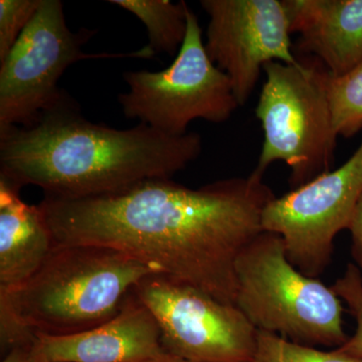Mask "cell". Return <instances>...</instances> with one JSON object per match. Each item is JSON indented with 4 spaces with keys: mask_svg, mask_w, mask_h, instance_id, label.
Returning a JSON list of instances; mask_svg holds the SVG:
<instances>
[{
    "mask_svg": "<svg viewBox=\"0 0 362 362\" xmlns=\"http://www.w3.org/2000/svg\"><path fill=\"white\" fill-rule=\"evenodd\" d=\"M275 199L252 171L199 188L151 178L99 197H45L39 206L54 244L111 247L235 305V263L264 232L262 216Z\"/></svg>",
    "mask_w": 362,
    "mask_h": 362,
    "instance_id": "6da1fadb",
    "label": "cell"
},
{
    "mask_svg": "<svg viewBox=\"0 0 362 362\" xmlns=\"http://www.w3.org/2000/svg\"><path fill=\"white\" fill-rule=\"evenodd\" d=\"M199 133L164 134L145 124L119 130L90 122L71 98L30 127L0 131V177L45 197L78 199L171 178L197 160Z\"/></svg>",
    "mask_w": 362,
    "mask_h": 362,
    "instance_id": "7a4b0ae2",
    "label": "cell"
},
{
    "mask_svg": "<svg viewBox=\"0 0 362 362\" xmlns=\"http://www.w3.org/2000/svg\"><path fill=\"white\" fill-rule=\"evenodd\" d=\"M153 274L160 273L111 247L56 245L32 277L0 291V306L37 334L66 337L111 320Z\"/></svg>",
    "mask_w": 362,
    "mask_h": 362,
    "instance_id": "3957f363",
    "label": "cell"
},
{
    "mask_svg": "<svg viewBox=\"0 0 362 362\" xmlns=\"http://www.w3.org/2000/svg\"><path fill=\"white\" fill-rule=\"evenodd\" d=\"M235 306L257 330L306 346H342V300L318 279L290 263L278 233L262 232L235 263Z\"/></svg>",
    "mask_w": 362,
    "mask_h": 362,
    "instance_id": "277c9868",
    "label": "cell"
},
{
    "mask_svg": "<svg viewBox=\"0 0 362 362\" xmlns=\"http://www.w3.org/2000/svg\"><path fill=\"white\" fill-rule=\"evenodd\" d=\"M256 116L264 132L255 173L263 175L275 161L291 169L289 183L296 189L331 170L337 149L327 78L319 59H300L297 66L271 62L264 66Z\"/></svg>",
    "mask_w": 362,
    "mask_h": 362,
    "instance_id": "5b68a950",
    "label": "cell"
},
{
    "mask_svg": "<svg viewBox=\"0 0 362 362\" xmlns=\"http://www.w3.org/2000/svg\"><path fill=\"white\" fill-rule=\"evenodd\" d=\"M97 30L66 25L63 2L42 0L13 49L0 62V131L30 127L70 96L58 87L69 66L87 59L153 58L147 47L133 52L86 54Z\"/></svg>",
    "mask_w": 362,
    "mask_h": 362,
    "instance_id": "8992f818",
    "label": "cell"
},
{
    "mask_svg": "<svg viewBox=\"0 0 362 362\" xmlns=\"http://www.w3.org/2000/svg\"><path fill=\"white\" fill-rule=\"evenodd\" d=\"M119 95L126 118L170 136L187 134L197 119L223 123L240 105L232 83L209 59L199 18L187 13V32L173 63L159 71H126Z\"/></svg>",
    "mask_w": 362,
    "mask_h": 362,
    "instance_id": "52a82bcc",
    "label": "cell"
},
{
    "mask_svg": "<svg viewBox=\"0 0 362 362\" xmlns=\"http://www.w3.org/2000/svg\"><path fill=\"white\" fill-rule=\"evenodd\" d=\"M135 294L153 314L165 354L192 362H252L258 330L235 305L163 275L147 276Z\"/></svg>",
    "mask_w": 362,
    "mask_h": 362,
    "instance_id": "ba28073f",
    "label": "cell"
},
{
    "mask_svg": "<svg viewBox=\"0 0 362 362\" xmlns=\"http://www.w3.org/2000/svg\"><path fill=\"white\" fill-rule=\"evenodd\" d=\"M361 192L362 141L340 168L271 202L262 228L281 235L290 263L317 279L330 265L335 237L349 230Z\"/></svg>",
    "mask_w": 362,
    "mask_h": 362,
    "instance_id": "9c48e42d",
    "label": "cell"
},
{
    "mask_svg": "<svg viewBox=\"0 0 362 362\" xmlns=\"http://www.w3.org/2000/svg\"><path fill=\"white\" fill-rule=\"evenodd\" d=\"M209 16L204 47L232 83L240 107L247 103L264 66H297L284 0H202Z\"/></svg>",
    "mask_w": 362,
    "mask_h": 362,
    "instance_id": "30bf717a",
    "label": "cell"
},
{
    "mask_svg": "<svg viewBox=\"0 0 362 362\" xmlns=\"http://www.w3.org/2000/svg\"><path fill=\"white\" fill-rule=\"evenodd\" d=\"M163 352L158 323L133 289L120 312L97 327L66 337L37 334L30 362H144Z\"/></svg>",
    "mask_w": 362,
    "mask_h": 362,
    "instance_id": "8fae6325",
    "label": "cell"
},
{
    "mask_svg": "<svg viewBox=\"0 0 362 362\" xmlns=\"http://www.w3.org/2000/svg\"><path fill=\"white\" fill-rule=\"evenodd\" d=\"M298 49L311 54L331 75L362 62V0H284Z\"/></svg>",
    "mask_w": 362,
    "mask_h": 362,
    "instance_id": "7c38bea8",
    "label": "cell"
},
{
    "mask_svg": "<svg viewBox=\"0 0 362 362\" xmlns=\"http://www.w3.org/2000/svg\"><path fill=\"white\" fill-rule=\"evenodd\" d=\"M21 189L0 177V291L23 284L56 246L42 209L25 204Z\"/></svg>",
    "mask_w": 362,
    "mask_h": 362,
    "instance_id": "4fadbf2b",
    "label": "cell"
},
{
    "mask_svg": "<svg viewBox=\"0 0 362 362\" xmlns=\"http://www.w3.org/2000/svg\"><path fill=\"white\" fill-rule=\"evenodd\" d=\"M109 4L122 7L134 14L146 26L149 44L154 52L175 56L180 51L187 32V2L173 4L169 0H110Z\"/></svg>",
    "mask_w": 362,
    "mask_h": 362,
    "instance_id": "5bb4252c",
    "label": "cell"
},
{
    "mask_svg": "<svg viewBox=\"0 0 362 362\" xmlns=\"http://www.w3.org/2000/svg\"><path fill=\"white\" fill-rule=\"evenodd\" d=\"M326 86L335 133L352 137L362 130V62L343 75L329 73Z\"/></svg>",
    "mask_w": 362,
    "mask_h": 362,
    "instance_id": "9a60e30c",
    "label": "cell"
},
{
    "mask_svg": "<svg viewBox=\"0 0 362 362\" xmlns=\"http://www.w3.org/2000/svg\"><path fill=\"white\" fill-rule=\"evenodd\" d=\"M252 362H362V358L349 356L337 349L322 351L258 330V345Z\"/></svg>",
    "mask_w": 362,
    "mask_h": 362,
    "instance_id": "2e32d148",
    "label": "cell"
},
{
    "mask_svg": "<svg viewBox=\"0 0 362 362\" xmlns=\"http://www.w3.org/2000/svg\"><path fill=\"white\" fill-rule=\"evenodd\" d=\"M333 291L346 303L349 311L356 321V331L354 337L338 350L349 356L362 358V274L356 264L347 265L344 275L331 286Z\"/></svg>",
    "mask_w": 362,
    "mask_h": 362,
    "instance_id": "e0dca14e",
    "label": "cell"
},
{
    "mask_svg": "<svg viewBox=\"0 0 362 362\" xmlns=\"http://www.w3.org/2000/svg\"><path fill=\"white\" fill-rule=\"evenodd\" d=\"M42 0H0V62L33 20Z\"/></svg>",
    "mask_w": 362,
    "mask_h": 362,
    "instance_id": "ac0fdd59",
    "label": "cell"
},
{
    "mask_svg": "<svg viewBox=\"0 0 362 362\" xmlns=\"http://www.w3.org/2000/svg\"><path fill=\"white\" fill-rule=\"evenodd\" d=\"M37 333L23 325L4 307L0 306V351L4 356L21 346H33Z\"/></svg>",
    "mask_w": 362,
    "mask_h": 362,
    "instance_id": "d6986e66",
    "label": "cell"
},
{
    "mask_svg": "<svg viewBox=\"0 0 362 362\" xmlns=\"http://www.w3.org/2000/svg\"><path fill=\"white\" fill-rule=\"evenodd\" d=\"M351 235V256L356 265L362 268V192L359 195L349 226Z\"/></svg>",
    "mask_w": 362,
    "mask_h": 362,
    "instance_id": "ffe728a7",
    "label": "cell"
},
{
    "mask_svg": "<svg viewBox=\"0 0 362 362\" xmlns=\"http://www.w3.org/2000/svg\"><path fill=\"white\" fill-rule=\"evenodd\" d=\"M32 346L16 347L2 357L1 362H30Z\"/></svg>",
    "mask_w": 362,
    "mask_h": 362,
    "instance_id": "44dd1931",
    "label": "cell"
},
{
    "mask_svg": "<svg viewBox=\"0 0 362 362\" xmlns=\"http://www.w3.org/2000/svg\"><path fill=\"white\" fill-rule=\"evenodd\" d=\"M144 362H192L187 361V359L181 358V357L171 356V354H161L160 356L154 357V358L149 359V361Z\"/></svg>",
    "mask_w": 362,
    "mask_h": 362,
    "instance_id": "7402d4cb",
    "label": "cell"
}]
</instances>
